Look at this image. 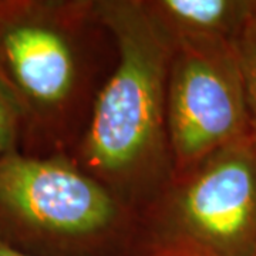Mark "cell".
I'll list each match as a JSON object with an SVG mask.
<instances>
[{"label":"cell","mask_w":256,"mask_h":256,"mask_svg":"<svg viewBox=\"0 0 256 256\" xmlns=\"http://www.w3.org/2000/svg\"><path fill=\"white\" fill-rule=\"evenodd\" d=\"M116 62L70 156L140 214L172 178L166 87L174 46L144 0L96 2Z\"/></svg>","instance_id":"1"},{"label":"cell","mask_w":256,"mask_h":256,"mask_svg":"<svg viewBox=\"0 0 256 256\" xmlns=\"http://www.w3.org/2000/svg\"><path fill=\"white\" fill-rule=\"evenodd\" d=\"M96 2L0 0V84L16 102L23 137L47 154L72 152L101 80L106 40Z\"/></svg>","instance_id":"2"},{"label":"cell","mask_w":256,"mask_h":256,"mask_svg":"<svg viewBox=\"0 0 256 256\" xmlns=\"http://www.w3.org/2000/svg\"><path fill=\"white\" fill-rule=\"evenodd\" d=\"M0 240L30 256H136L140 218L68 152L0 158Z\"/></svg>","instance_id":"3"},{"label":"cell","mask_w":256,"mask_h":256,"mask_svg":"<svg viewBox=\"0 0 256 256\" xmlns=\"http://www.w3.org/2000/svg\"><path fill=\"white\" fill-rule=\"evenodd\" d=\"M142 242L208 256H256V141L246 138L174 175L140 214Z\"/></svg>","instance_id":"4"},{"label":"cell","mask_w":256,"mask_h":256,"mask_svg":"<svg viewBox=\"0 0 256 256\" xmlns=\"http://www.w3.org/2000/svg\"><path fill=\"white\" fill-rule=\"evenodd\" d=\"M172 176L250 137L234 44L175 47L166 87Z\"/></svg>","instance_id":"5"},{"label":"cell","mask_w":256,"mask_h":256,"mask_svg":"<svg viewBox=\"0 0 256 256\" xmlns=\"http://www.w3.org/2000/svg\"><path fill=\"white\" fill-rule=\"evenodd\" d=\"M172 46L235 44L245 30L250 0H144Z\"/></svg>","instance_id":"6"},{"label":"cell","mask_w":256,"mask_h":256,"mask_svg":"<svg viewBox=\"0 0 256 256\" xmlns=\"http://www.w3.org/2000/svg\"><path fill=\"white\" fill-rule=\"evenodd\" d=\"M234 48L244 86L250 137L256 141V28L246 26Z\"/></svg>","instance_id":"7"},{"label":"cell","mask_w":256,"mask_h":256,"mask_svg":"<svg viewBox=\"0 0 256 256\" xmlns=\"http://www.w3.org/2000/svg\"><path fill=\"white\" fill-rule=\"evenodd\" d=\"M23 138V120L16 102L0 84V158L18 151Z\"/></svg>","instance_id":"8"},{"label":"cell","mask_w":256,"mask_h":256,"mask_svg":"<svg viewBox=\"0 0 256 256\" xmlns=\"http://www.w3.org/2000/svg\"><path fill=\"white\" fill-rule=\"evenodd\" d=\"M136 256H208L195 249L176 244L164 242H142L140 244Z\"/></svg>","instance_id":"9"},{"label":"cell","mask_w":256,"mask_h":256,"mask_svg":"<svg viewBox=\"0 0 256 256\" xmlns=\"http://www.w3.org/2000/svg\"><path fill=\"white\" fill-rule=\"evenodd\" d=\"M0 256H30L22 250H18L16 248L10 246L6 242L0 240Z\"/></svg>","instance_id":"10"},{"label":"cell","mask_w":256,"mask_h":256,"mask_svg":"<svg viewBox=\"0 0 256 256\" xmlns=\"http://www.w3.org/2000/svg\"><path fill=\"white\" fill-rule=\"evenodd\" d=\"M246 26L256 28V0H250V9H249V18H248Z\"/></svg>","instance_id":"11"}]
</instances>
